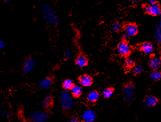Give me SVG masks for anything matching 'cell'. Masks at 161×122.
Here are the masks:
<instances>
[{
    "mask_svg": "<svg viewBox=\"0 0 161 122\" xmlns=\"http://www.w3.org/2000/svg\"><path fill=\"white\" fill-rule=\"evenodd\" d=\"M60 103L65 110L69 109L73 104V100L67 91H62L60 95Z\"/></svg>",
    "mask_w": 161,
    "mask_h": 122,
    "instance_id": "obj_4",
    "label": "cell"
},
{
    "mask_svg": "<svg viewBox=\"0 0 161 122\" xmlns=\"http://www.w3.org/2000/svg\"><path fill=\"white\" fill-rule=\"evenodd\" d=\"M136 65V62L134 60H133L132 58L130 57L126 58H125L124 63H123V69H124L125 72H130L134 69V67Z\"/></svg>",
    "mask_w": 161,
    "mask_h": 122,
    "instance_id": "obj_11",
    "label": "cell"
},
{
    "mask_svg": "<svg viewBox=\"0 0 161 122\" xmlns=\"http://www.w3.org/2000/svg\"><path fill=\"white\" fill-rule=\"evenodd\" d=\"M30 118L32 122H44L48 119V116L45 112L35 111L30 115Z\"/></svg>",
    "mask_w": 161,
    "mask_h": 122,
    "instance_id": "obj_7",
    "label": "cell"
},
{
    "mask_svg": "<svg viewBox=\"0 0 161 122\" xmlns=\"http://www.w3.org/2000/svg\"><path fill=\"white\" fill-rule=\"evenodd\" d=\"M88 62H89L88 58L84 55L79 56L78 57L76 58V60H75L76 65H77L78 67H81V68L86 67V66L88 65Z\"/></svg>",
    "mask_w": 161,
    "mask_h": 122,
    "instance_id": "obj_14",
    "label": "cell"
},
{
    "mask_svg": "<svg viewBox=\"0 0 161 122\" xmlns=\"http://www.w3.org/2000/svg\"><path fill=\"white\" fill-rule=\"evenodd\" d=\"M149 2H150V4H152V3H154V2H156V0H148Z\"/></svg>",
    "mask_w": 161,
    "mask_h": 122,
    "instance_id": "obj_27",
    "label": "cell"
},
{
    "mask_svg": "<svg viewBox=\"0 0 161 122\" xmlns=\"http://www.w3.org/2000/svg\"><path fill=\"white\" fill-rule=\"evenodd\" d=\"M42 14L44 20L48 24L57 25L59 23V18L57 13L48 4H44L42 6Z\"/></svg>",
    "mask_w": 161,
    "mask_h": 122,
    "instance_id": "obj_1",
    "label": "cell"
},
{
    "mask_svg": "<svg viewBox=\"0 0 161 122\" xmlns=\"http://www.w3.org/2000/svg\"><path fill=\"white\" fill-rule=\"evenodd\" d=\"M83 119L85 122H92L95 119V113L92 110H87L83 113Z\"/></svg>",
    "mask_w": 161,
    "mask_h": 122,
    "instance_id": "obj_13",
    "label": "cell"
},
{
    "mask_svg": "<svg viewBox=\"0 0 161 122\" xmlns=\"http://www.w3.org/2000/svg\"><path fill=\"white\" fill-rule=\"evenodd\" d=\"M150 77L152 81L158 82L161 80V71L158 70H152L150 73Z\"/></svg>",
    "mask_w": 161,
    "mask_h": 122,
    "instance_id": "obj_18",
    "label": "cell"
},
{
    "mask_svg": "<svg viewBox=\"0 0 161 122\" xmlns=\"http://www.w3.org/2000/svg\"><path fill=\"white\" fill-rule=\"evenodd\" d=\"M36 65V62L33 58H28L25 61L24 64V67H23V71L25 73H28L32 71Z\"/></svg>",
    "mask_w": 161,
    "mask_h": 122,
    "instance_id": "obj_12",
    "label": "cell"
},
{
    "mask_svg": "<svg viewBox=\"0 0 161 122\" xmlns=\"http://www.w3.org/2000/svg\"><path fill=\"white\" fill-rule=\"evenodd\" d=\"M117 50L119 55L125 58L130 57L132 54V47L126 38L119 42L117 46Z\"/></svg>",
    "mask_w": 161,
    "mask_h": 122,
    "instance_id": "obj_2",
    "label": "cell"
},
{
    "mask_svg": "<svg viewBox=\"0 0 161 122\" xmlns=\"http://www.w3.org/2000/svg\"><path fill=\"white\" fill-rule=\"evenodd\" d=\"M160 60H161V52H160Z\"/></svg>",
    "mask_w": 161,
    "mask_h": 122,
    "instance_id": "obj_30",
    "label": "cell"
},
{
    "mask_svg": "<svg viewBox=\"0 0 161 122\" xmlns=\"http://www.w3.org/2000/svg\"><path fill=\"white\" fill-rule=\"evenodd\" d=\"M71 95L74 97H79L82 95L83 90L81 87L79 85H74L73 88L71 89Z\"/></svg>",
    "mask_w": 161,
    "mask_h": 122,
    "instance_id": "obj_17",
    "label": "cell"
},
{
    "mask_svg": "<svg viewBox=\"0 0 161 122\" xmlns=\"http://www.w3.org/2000/svg\"><path fill=\"white\" fill-rule=\"evenodd\" d=\"M122 28V26L120 24L119 22H116L114 23L112 26V29L114 32H119L121 30V29Z\"/></svg>",
    "mask_w": 161,
    "mask_h": 122,
    "instance_id": "obj_23",
    "label": "cell"
},
{
    "mask_svg": "<svg viewBox=\"0 0 161 122\" xmlns=\"http://www.w3.org/2000/svg\"><path fill=\"white\" fill-rule=\"evenodd\" d=\"M74 86V83L71 79H65L62 82V87L65 90H71Z\"/></svg>",
    "mask_w": 161,
    "mask_h": 122,
    "instance_id": "obj_21",
    "label": "cell"
},
{
    "mask_svg": "<svg viewBox=\"0 0 161 122\" xmlns=\"http://www.w3.org/2000/svg\"><path fill=\"white\" fill-rule=\"evenodd\" d=\"M138 49L142 52V53L145 54V55H152L153 54L154 51V46L153 44L150 42L145 41L141 42L138 44Z\"/></svg>",
    "mask_w": 161,
    "mask_h": 122,
    "instance_id": "obj_6",
    "label": "cell"
},
{
    "mask_svg": "<svg viewBox=\"0 0 161 122\" xmlns=\"http://www.w3.org/2000/svg\"><path fill=\"white\" fill-rule=\"evenodd\" d=\"M143 9L146 14L152 16H158L161 13V6L158 1L143 5Z\"/></svg>",
    "mask_w": 161,
    "mask_h": 122,
    "instance_id": "obj_3",
    "label": "cell"
},
{
    "mask_svg": "<svg viewBox=\"0 0 161 122\" xmlns=\"http://www.w3.org/2000/svg\"><path fill=\"white\" fill-rule=\"evenodd\" d=\"M99 98V93L97 91H91L88 93L87 101L91 103H95Z\"/></svg>",
    "mask_w": 161,
    "mask_h": 122,
    "instance_id": "obj_15",
    "label": "cell"
},
{
    "mask_svg": "<svg viewBox=\"0 0 161 122\" xmlns=\"http://www.w3.org/2000/svg\"><path fill=\"white\" fill-rule=\"evenodd\" d=\"M71 122H79L78 119L76 118V117H73V118H71Z\"/></svg>",
    "mask_w": 161,
    "mask_h": 122,
    "instance_id": "obj_26",
    "label": "cell"
},
{
    "mask_svg": "<svg viewBox=\"0 0 161 122\" xmlns=\"http://www.w3.org/2000/svg\"><path fill=\"white\" fill-rule=\"evenodd\" d=\"M144 103L146 106L148 107H154L157 105L159 103V99L158 97L152 95H146L144 99Z\"/></svg>",
    "mask_w": 161,
    "mask_h": 122,
    "instance_id": "obj_9",
    "label": "cell"
},
{
    "mask_svg": "<svg viewBox=\"0 0 161 122\" xmlns=\"http://www.w3.org/2000/svg\"><path fill=\"white\" fill-rule=\"evenodd\" d=\"M79 81L81 85L83 87H85L91 86L93 83V78L89 74L81 75V76L79 77Z\"/></svg>",
    "mask_w": 161,
    "mask_h": 122,
    "instance_id": "obj_10",
    "label": "cell"
},
{
    "mask_svg": "<svg viewBox=\"0 0 161 122\" xmlns=\"http://www.w3.org/2000/svg\"><path fill=\"white\" fill-rule=\"evenodd\" d=\"M148 65L152 70H158L161 66V60L160 58L157 57L155 54H152L149 57Z\"/></svg>",
    "mask_w": 161,
    "mask_h": 122,
    "instance_id": "obj_8",
    "label": "cell"
},
{
    "mask_svg": "<svg viewBox=\"0 0 161 122\" xmlns=\"http://www.w3.org/2000/svg\"><path fill=\"white\" fill-rule=\"evenodd\" d=\"M5 43H4V41L0 40V49H3L4 47H5Z\"/></svg>",
    "mask_w": 161,
    "mask_h": 122,
    "instance_id": "obj_25",
    "label": "cell"
},
{
    "mask_svg": "<svg viewBox=\"0 0 161 122\" xmlns=\"http://www.w3.org/2000/svg\"><path fill=\"white\" fill-rule=\"evenodd\" d=\"M130 1H132L133 2H136V1H138V0H130Z\"/></svg>",
    "mask_w": 161,
    "mask_h": 122,
    "instance_id": "obj_28",
    "label": "cell"
},
{
    "mask_svg": "<svg viewBox=\"0 0 161 122\" xmlns=\"http://www.w3.org/2000/svg\"><path fill=\"white\" fill-rule=\"evenodd\" d=\"M53 105V99L51 96H47L44 98L43 102V106L45 109H48L52 106Z\"/></svg>",
    "mask_w": 161,
    "mask_h": 122,
    "instance_id": "obj_19",
    "label": "cell"
},
{
    "mask_svg": "<svg viewBox=\"0 0 161 122\" xmlns=\"http://www.w3.org/2000/svg\"><path fill=\"white\" fill-rule=\"evenodd\" d=\"M114 91H115V89L113 87H107L106 89H104V91H103L102 93L103 97L106 99L110 98L111 96L113 95Z\"/></svg>",
    "mask_w": 161,
    "mask_h": 122,
    "instance_id": "obj_20",
    "label": "cell"
},
{
    "mask_svg": "<svg viewBox=\"0 0 161 122\" xmlns=\"http://www.w3.org/2000/svg\"><path fill=\"white\" fill-rule=\"evenodd\" d=\"M142 70H143V68H142V66L136 65L134 67V69L132 70V72L134 76H137V75H139L141 73V72H142Z\"/></svg>",
    "mask_w": 161,
    "mask_h": 122,
    "instance_id": "obj_22",
    "label": "cell"
},
{
    "mask_svg": "<svg viewBox=\"0 0 161 122\" xmlns=\"http://www.w3.org/2000/svg\"><path fill=\"white\" fill-rule=\"evenodd\" d=\"M70 56H71V52L70 50H66L65 52L64 53V57L66 58V59H68V58H70Z\"/></svg>",
    "mask_w": 161,
    "mask_h": 122,
    "instance_id": "obj_24",
    "label": "cell"
},
{
    "mask_svg": "<svg viewBox=\"0 0 161 122\" xmlns=\"http://www.w3.org/2000/svg\"><path fill=\"white\" fill-rule=\"evenodd\" d=\"M122 29L128 36L133 37L138 34V26L134 22H127L122 26Z\"/></svg>",
    "mask_w": 161,
    "mask_h": 122,
    "instance_id": "obj_5",
    "label": "cell"
},
{
    "mask_svg": "<svg viewBox=\"0 0 161 122\" xmlns=\"http://www.w3.org/2000/svg\"><path fill=\"white\" fill-rule=\"evenodd\" d=\"M52 81L50 78L46 77V78L44 79L39 83V87L41 89H48L52 86Z\"/></svg>",
    "mask_w": 161,
    "mask_h": 122,
    "instance_id": "obj_16",
    "label": "cell"
},
{
    "mask_svg": "<svg viewBox=\"0 0 161 122\" xmlns=\"http://www.w3.org/2000/svg\"><path fill=\"white\" fill-rule=\"evenodd\" d=\"M79 122H85V121H79Z\"/></svg>",
    "mask_w": 161,
    "mask_h": 122,
    "instance_id": "obj_31",
    "label": "cell"
},
{
    "mask_svg": "<svg viewBox=\"0 0 161 122\" xmlns=\"http://www.w3.org/2000/svg\"><path fill=\"white\" fill-rule=\"evenodd\" d=\"M5 1H6V3H9V2H10L11 0H5Z\"/></svg>",
    "mask_w": 161,
    "mask_h": 122,
    "instance_id": "obj_29",
    "label": "cell"
}]
</instances>
